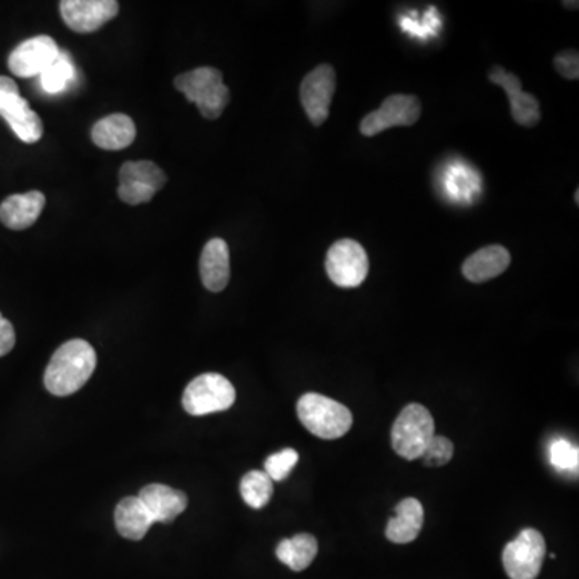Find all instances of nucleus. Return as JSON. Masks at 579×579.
<instances>
[{
    "mask_svg": "<svg viewBox=\"0 0 579 579\" xmlns=\"http://www.w3.org/2000/svg\"><path fill=\"white\" fill-rule=\"evenodd\" d=\"M423 526V506L419 499L407 497L396 507V517L386 526V538L391 543L407 544L417 539Z\"/></svg>",
    "mask_w": 579,
    "mask_h": 579,
    "instance_id": "20",
    "label": "nucleus"
},
{
    "mask_svg": "<svg viewBox=\"0 0 579 579\" xmlns=\"http://www.w3.org/2000/svg\"><path fill=\"white\" fill-rule=\"evenodd\" d=\"M422 116V103L415 95L393 94L386 97L378 110L361 121V134L374 137L391 128H409Z\"/></svg>",
    "mask_w": 579,
    "mask_h": 579,
    "instance_id": "9",
    "label": "nucleus"
},
{
    "mask_svg": "<svg viewBox=\"0 0 579 579\" xmlns=\"http://www.w3.org/2000/svg\"><path fill=\"white\" fill-rule=\"evenodd\" d=\"M546 559V541L534 528H526L507 544L502 562L510 579H536Z\"/></svg>",
    "mask_w": 579,
    "mask_h": 579,
    "instance_id": "7",
    "label": "nucleus"
},
{
    "mask_svg": "<svg viewBox=\"0 0 579 579\" xmlns=\"http://www.w3.org/2000/svg\"><path fill=\"white\" fill-rule=\"evenodd\" d=\"M177 91L195 103L206 120H218L230 102V91L224 84L222 73L211 66L179 74L174 79Z\"/></svg>",
    "mask_w": 579,
    "mask_h": 579,
    "instance_id": "2",
    "label": "nucleus"
},
{
    "mask_svg": "<svg viewBox=\"0 0 579 579\" xmlns=\"http://www.w3.org/2000/svg\"><path fill=\"white\" fill-rule=\"evenodd\" d=\"M137 497L148 510V514L152 515L155 523L173 522L174 518L179 517L187 509L185 493L158 483L145 486Z\"/></svg>",
    "mask_w": 579,
    "mask_h": 579,
    "instance_id": "17",
    "label": "nucleus"
},
{
    "mask_svg": "<svg viewBox=\"0 0 579 579\" xmlns=\"http://www.w3.org/2000/svg\"><path fill=\"white\" fill-rule=\"evenodd\" d=\"M489 81L506 91L510 103V113L515 123L523 128H534L541 121V107L534 95L523 91L522 81L506 68L496 65L489 71Z\"/></svg>",
    "mask_w": 579,
    "mask_h": 579,
    "instance_id": "14",
    "label": "nucleus"
},
{
    "mask_svg": "<svg viewBox=\"0 0 579 579\" xmlns=\"http://www.w3.org/2000/svg\"><path fill=\"white\" fill-rule=\"evenodd\" d=\"M0 116L26 144H36L44 134L41 118L21 97L15 81L7 76H0Z\"/></svg>",
    "mask_w": 579,
    "mask_h": 579,
    "instance_id": "8",
    "label": "nucleus"
},
{
    "mask_svg": "<svg viewBox=\"0 0 579 579\" xmlns=\"http://www.w3.org/2000/svg\"><path fill=\"white\" fill-rule=\"evenodd\" d=\"M510 263H512V256L507 248L501 245H489V247L480 248L465 259L462 264V274L473 284H483L504 274L509 269Z\"/></svg>",
    "mask_w": 579,
    "mask_h": 579,
    "instance_id": "15",
    "label": "nucleus"
},
{
    "mask_svg": "<svg viewBox=\"0 0 579 579\" xmlns=\"http://www.w3.org/2000/svg\"><path fill=\"white\" fill-rule=\"evenodd\" d=\"M549 460L557 470H567V472H576L579 465V451L576 446L568 443L567 440L559 438L551 444L549 448Z\"/></svg>",
    "mask_w": 579,
    "mask_h": 579,
    "instance_id": "26",
    "label": "nucleus"
},
{
    "mask_svg": "<svg viewBox=\"0 0 579 579\" xmlns=\"http://www.w3.org/2000/svg\"><path fill=\"white\" fill-rule=\"evenodd\" d=\"M337 89V73L332 65H319L306 74L300 86V100L313 126L319 128L330 115L333 95Z\"/></svg>",
    "mask_w": 579,
    "mask_h": 579,
    "instance_id": "11",
    "label": "nucleus"
},
{
    "mask_svg": "<svg viewBox=\"0 0 579 579\" xmlns=\"http://www.w3.org/2000/svg\"><path fill=\"white\" fill-rule=\"evenodd\" d=\"M97 354L86 340L63 343L50 359L44 375L47 390L55 396H70L81 390L94 374Z\"/></svg>",
    "mask_w": 579,
    "mask_h": 579,
    "instance_id": "1",
    "label": "nucleus"
},
{
    "mask_svg": "<svg viewBox=\"0 0 579 579\" xmlns=\"http://www.w3.org/2000/svg\"><path fill=\"white\" fill-rule=\"evenodd\" d=\"M74 78V65L70 55L60 54L52 65L41 74V86L47 94H60L70 86Z\"/></svg>",
    "mask_w": 579,
    "mask_h": 579,
    "instance_id": "24",
    "label": "nucleus"
},
{
    "mask_svg": "<svg viewBox=\"0 0 579 579\" xmlns=\"http://www.w3.org/2000/svg\"><path fill=\"white\" fill-rule=\"evenodd\" d=\"M452 456H454L452 441L448 440L446 436L435 435L420 459L427 467H443L451 462Z\"/></svg>",
    "mask_w": 579,
    "mask_h": 579,
    "instance_id": "27",
    "label": "nucleus"
},
{
    "mask_svg": "<svg viewBox=\"0 0 579 579\" xmlns=\"http://www.w3.org/2000/svg\"><path fill=\"white\" fill-rule=\"evenodd\" d=\"M136 134V124L128 115L113 113L94 124L91 137L92 142L103 150H123L132 145Z\"/></svg>",
    "mask_w": 579,
    "mask_h": 579,
    "instance_id": "19",
    "label": "nucleus"
},
{
    "mask_svg": "<svg viewBox=\"0 0 579 579\" xmlns=\"http://www.w3.org/2000/svg\"><path fill=\"white\" fill-rule=\"evenodd\" d=\"M235 403V388L221 374H203L185 388L182 406L190 415L227 411Z\"/></svg>",
    "mask_w": 579,
    "mask_h": 579,
    "instance_id": "5",
    "label": "nucleus"
},
{
    "mask_svg": "<svg viewBox=\"0 0 579 579\" xmlns=\"http://www.w3.org/2000/svg\"><path fill=\"white\" fill-rule=\"evenodd\" d=\"M166 181L165 171L153 161H129L120 171L118 195L128 205H142L150 202Z\"/></svg>",
    "mask_w": 579,
    "mask_h": 579,
    "instance_id": "10",
    "label": "nucleus"
},
{
    "mask_svg": "<svg viewBox=\"0 0 579 579\" xmlns=\"http://www.w3.org/2000/svg\"><path fill=\"white\" fill-rule=\"evenodd\" d=\"M63 21L74 33L89 34L107 25L120 12L116 0H63Z\"/></svg>",
    "mask_w": 579,
    "mask_h": 579,
    "instance_id": "12",
    "label": "nucleus"
},
{
    "mask_svg": "<svg viewBox=\"0 0 579 579\" xmlns=\"http://www.w3.org/2000/svg\"><path fill=\"white\" fill-rule=\"evenodd\" d=\"M46 206V195L31 190L20 195H10L0 205V221L12 230H25L33 226Z\"/></svg>",
    "mask_w": 579,
    "mask_h": 579,
    "instance_id": "16",
    "label": "nucleus"
},
{
    "mask_svg": "<svg viewBox=\"0 0 579 579\" xmlns=\"http://www.w3.org/2000/svg\"><path fill=\"white\" fill-rule=\"evenodd\" d=\"M298 452L295 449L287 448L284 451L276 452L267 457L264 462V473L272 481H284L292 473L293 467L298 464Z\"/></svg>",
    "mask_w": 579,
    "mask_h": 579,
    "instance_id": "25",
    "label": "nucleus"
},
{
    "mask_svg": "<svg viewBox=\"0 0 579 579\" xmlns=\"http://www.w3.org/2000/svg\"><path fill=\"white\" fill-rule=\"evenodd\" d=\"M152 515L148 514L139 497H124L116 506L115 525L123 538L140 541L153 525Z\"/></svg>",
    "mask_w": 579,
    "mask_h": 579,
    "instance_id": "21",
    "label": "nucleus"
},
{
    "mask_svg": "<svg viewBox=\"0 0 579 579\" xmlns=\"http://www.w3.org/2000/svg\"><path fill=\"white\" fill-rule=\"evenodd\" d=\"M240 493H242L243 501L247 502L251 509H263L267 506V502L271 501L274 481L264 472L251 470L242 478Z\"/></svg>",
    "mask_w": 579,
    "mask_h": 579,
    "instance_id": "23",
    "label": "nucleus"
},
{
    "mask_svg": "<svg viewBox=\"0 0 579 579\" xmlns=\"http://www.w3.org/2000/svg\"><path fill=\"white\" fill-rule=\"evenodd\" d=\"M554 65L560 76L570 79V81H576L579 78L578 50H563L560 54L555 55Z\"/></svg>",
    "mask_w": 579,
    "mask_h": 579,
    "instance_id": "28",
    "label": "nucleus"
},
{
    "mask_svg": "<svg viewBox=\"0 0 579 579\" xmlns=\"http://www.w3.org/2000/svg\"><path fill=\"white\" fill-rule=\"evenodd\" d=\"M296 411L306 430L322 440H337L350 432L353 425L348 407L319 393L301 396Z\"/></svg>",
    "mask_w": 579,
    "mask_h": 579,
    "instance_id": "3",
    "label": "nucleus"
},
{
    "mask_svg": "<svg viewBox=\"0 0 579 579\" xmlns=\"http://www.w3.org/2000/svg\"><path fill=\"white\" fill-rule=\"evenodd\" d=\"M575 202H576V205H578V203H579V190L578 189H576V193H575Z\"/></svg>",
    "mask_w": 579,
    "mask_h": 579,
    "instance_id": "31",
    "label": "nucleus"
},
{
    "mask_svg": "<svg viewBox=\"0 0 579 579\" xmlns=\"http://www.w3.org/2000/svg\"><path fill=\"white\" fill-rule=\"evenodd\" d=\"M435 436V420L422 404L404 407L391 428V446L406 460L422 457L428 443Z\"/></svg>",
    "mask_w": 579,
    "mask_h": 579,
    "instance_id": "4",
    "label": "nucleus"
},
{
    "mask_svg": "<svg viewBox=\"0 0 579 579\" xmlns=\"http://www.w3.org/2000/svg\"><path fill=\"white\" fill-rule=\"evenodd\" d=\"M15 346V330L13 325L0 314V358L9 354Z\"/></svg>",
    "mask_w": 579,
    "mask_h": 579,
    "instance_id": "29",
    "label": "nucleus"
},
{
    "mask_svg": "<svg viewBox=\"0 0 579 579\" xmlns=\"http://www.w3.org/2000/svg\"><path fill=\"white\" fill-rule=\"evenodd\" d=\"M319 544L313 534H296L292 539L280 541L276 549L277 559L292 568L293 571H303L314 562Z\"/></svg>",
    "mask_w": 579,
    "mask_h": 579,
    "instance_id": "22",
    "label": "nucleus"
},
{
    "mask_svg": "<svg viewBox=\"0 0 579 579\" xmlns=\"http://www.w3.org/2000/svg\"><path fill=\"white\" fill-rule=\"evenodd\" d=\"M325 271L333 284L341 288H356L369 274V256L361 243L341 239L333 243L325 258Z\"/></svg>",
    "mask_w": 579,
    "mask_h": 579,
    "instance_id": "6",
    "label": "nucleus"
},
{
    "mask_svg": "<svg viewBox=\"0 0 579 579\" xmlns=\"http://www.w3.org/2000/svg\"><path fill=\"white\" fill-rule=\"evenodd\" d=\"M200 276L206 290L219 293L229 285V245L222 239H211L200 256Z\"/></svg>",
    "mask_w": 579,
    "mask_h": 579,
    "instance_id": "18",
    "label": "nucleus"
},
{
    "mask_svg": "<svg viewBox=\"0 0 579 579\" xmlns=\"http://www.w3.org/2000/svg\"><path fill=\"white\" fill-rule=\"evenodd\" d=\"M563 5H565V7H567V9H573V10H576L579 7L578 2H563Z\"/></svg>",
    "mask_w": 579,
    "mask_h": 579,
    "instance_id": "30",
    "label": "nucleus"
},
{
    "mask_svg": "<svg viewBox=\"0 0 579 579\" xmlns=\"http://www.w3.org/2000/svg\"><path fill=\"white\" fill-rule=\"evenodd\" d=\"M62 54L50 36L31 37L21 42L9 57V68L18 78L41 76Z\"/></svg>",
    "mask_w": 579,
    "mask_h": 579,
    "instance_id": "13",
    "label": "nucleus"
}]
</instances>
